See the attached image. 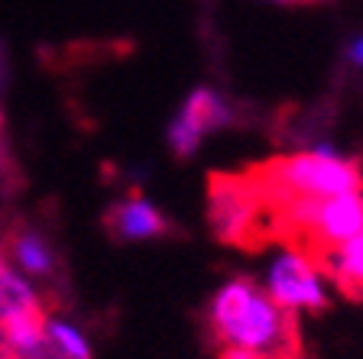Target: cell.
<instances>
[{
  "mask_svg": "<svg viewBox=\"0 0 363 359\" xmlns=\"http://www.w3.org/2000/svg\"><path fill=\"white\" fill-rule=\"evenodd\" d=\"M45 334L68 359H94L88 337L78 327H72L68 321H62V317H45Z\"/></svg>",
  "mask_w": 363,
  "mask_h": 359,
  "instance_id": "cell-10",
  "label": "cell"
},
{
  "mask_svg": "<svg viewBox=\"0 0 363 359\" xmlns=\"http://www.w3.org/2000/svg\"><path fill=\"white\" fill-rule=\"evenodd\" d=\"M208 224L220 243L250 253L276 239L272 207L243 172H214L208 178Z\"/></svg>",
  "mask_w": 363,
  "mask_h": 359,
  "instance_id": "cell-3",
  "label": "cell"
},
{
  "mask_svg": "<svg viewBox=\"0 0 363 359\" xmlns=\"http://www.w3.org/2000/svg\"><path fill=\"white\" fill-rule=\"evenodd\" d=\"M237 120L230 101H224L218 91L198 88L189 94V101L175 113L172 127H169V146H172L175 159H189L191 152L201 146V139L214 130H224Z\"/></svg>",
  "mask_w": 363,
  "mask_h": 359,
  "instance_id": "cell-6",
  "label": "cell"
},
{
  "mask_svg": "<svg viewBox=\"0 0 363 359\" xmlns=\"http://www.w3.org/2000/svg\"><path fill=\"white\" fill-rule=\"evenodd\" d=\"M347 59L354 62L357 68H363V36H357L354 42H350V49H347Z\"/></svg>",
  "mask_w": 363,
  "mask_h": 359,
  "instance_id": "cell-13",
  "label": "cell"
},
{
  "mask_svg": "<svg viewBox=\"0 0 363 359\" xmlns=\"http://www.w3.org/2000/svg\"><path fill=\"white\" fill-rule=\"evenodd\" d=\"M23 185V175L16 169V159L10 156V149L0 142V191H16Z\"/></svg>",
  "mask_w": 363,
  "mask_h": 359,
  "instance_id": "cell-11",
  "label": "cell"
},
{
  "mask_svg": "<svg viewBox=\"0 0 363 359\" xmlns=\"http://www.w3.org/2000/svg\"><path fill=\"white\" fill-rule=\"evenodd\" d=\"M10 84V52H7V42L0 39V94L7 91Z\"/></svg>",
  "mask_w": 363,
  "mask_h": 359,
  "instance_id": "cell-12",
  "label": "cell"
},
{
  "mask_svg": "<svg viewBox=\"0 0 363 359\" xmlns=\"http://www.w3.org/2000/svg\"><path fill=\"white\" fill-rule=\"evenodd\" d=\"M272 4H311V0H272Z\"/></svg>",
  "mask_w": 363,
  "mask_h": 359,
  "instance_id": "cell-14",
  "label": "cell"
},
{
  "mask_svg": "<svg viewBox=\"0 0 363 359\" xmlns=\"http://www.w3.org/2000/svg\"><path fill=\"white\" fill-rule=\"evenodd\" d=\"M0 130H4V110H0Z\"/></svg>",
  "mask_w": 363,
  "mask_h": 359,
  "instance_id": "cell-15",
  "label": "cell"
},
{
  "mask_svg": "<svg viewBox=\"0 0 363 359\" xmlns=\"http://www.w3.org/2000/svg\"><path fill=\"white\" fill-rule=\"evenodd\" d=\"M0 253L7 256L26 278L43 285L45 307L55 304L68 292V272H65V262H62V253L55 249L52 239L45 237L43 230H36L33 224H23L20 220L13 227H4Z\"/></svg>",
  "mask_w": 363,
  "mask_h": 359,
  "instance_id": "cell-4",
  "label": "cell"
},
{
  "mask_svg": "<svg viewBox=\"0 0 363 359\" xmlns=\"http://www.w3.org/2000/svg\"><path fill=\"white\" fill-rule=\"evenodd\" d=\"M263 288L282 307H292V311H325L331 304L321 269L305 253L289 246L272 259Z\"/></svg>",
  "mask_w": 363,
  "mask_h": 359,
  "instance_id": "cell-5",
  "label": "cell"
},
{
  "mask_svg": "<svg viewBox=\"0 0 363 359\" xmlns=\"http://www.w3.org/2000/svg\"><path fill=\"white\" fill-rule=\"evenodd\" d=\"M243 175L272 207L295 201V198L360 195L363 188V169L357 159L321 156L315 149L292 152V156H272L259 165L243 169Z\"/></svg>",
  "mask_w": 363,
  "mask_h": 359,
  "instance_id": "cell-2",
  "label": "cell"
},
{
  "mask_svg": "<svg viewBox=\"0 0 363 359\" xmlns=\"http://www.w3.org/2000/svg\"><path fill=\"white\" fill-rule=\"evenodd\" d=\"M104 230L117 243H140V239L172 237L175 224L152 201H146L140 191H130L123 201H113L107 207Z\"/></svg>",
  "mask_w": 363,
  "mask_h": 359,
  "instance_id": "cell-7",
  "label": "cell"
},
{
  "mask_svg": "<svg viewBox=\"0 0 363 359\" xmlns=\"http://www.w3.org/2000/svg\"><path fill=\"white\" fill-rule=\"evenodd\" d=\"M208 330L220 359H302L292 307H282L253 278H230L208 304Z\"/></svg>",
  "mask_w": 363,
  "mask_h": 359,
  "instance_id": "cell-1",
  "label": "cell"
},
{
  "mask_svg": "<svg viewBox=\"0 0 363 359\" xmlns=\"http://www.w3.org/2000/svg\"><path fill=\"white\" fill-rule=\"evenodd\" d=\"M311 262L350 301H363V233H357L354 239L340 243V246H331L325 253L311 256Z\"/></svg>",
  "mask_w": 363,
  "mask_h": 359,
  "instance_id": "cell-8",
  "label": "cell"
},
{
  "mask_svg": "<svg viewBox=\"0 0 363 359\" xmlns=\"http://www.w3.org/2000/svg\"><path fill=\"white\" fill-rule=\"evenodd\" d=\"M33 311H49V307L43 295L26 282V275H20V269L0 253V324L20 314H33Z\"/></svg>",
  "mask_w": 363,
  "mask_h": 359,
  "instance_id": "cell-9",
  "label": "cell"
}]
</instances>
